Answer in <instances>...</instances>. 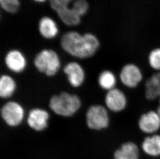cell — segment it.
<instances>
[{"mask_svg": "<svg viewBox=\"0 0 160 159\" xmlns=\"http://www.w3.org/2000/svg\"><path fill=\"white\" fill-rule=\"evenodd\" d=\"M60 43L65 52L79 59L91 57L100 47V41L95 35L91 33L82 35L76 31L64 34Z\"/></svg>", "mask_w": 160, "mask_h": 159, "instance_id": "6da1fadb", "label": "cell"}, {"mask_svg": "<svg viewBox=\"0 0 160 159\" xmlns=\"http://www.w3.org/2000/svg\"><path fill=\"white\" fill-rule=\"evenodd\" d=\"M81 106V101L78 96L62 93L51 98L49 107L56 114L64 117L73 115Z\"/></svg>", "mask_w": 160, "mask_h": 159, "instance_id": "7a4b0ae2", "label": "cell"}, {"mask_svg": "<svg viewBox=\"0 0 160 159\" xmlns=\"http://www.w3.org/2000/svg\"><path fill=\"white\" fill-rule=\"evenodd\" d=\"M34 63L40 72L48 76L55 75L60 67V60L57 53L51 49H44L35 56Z\"/></svg>", "mask_w": 160, "mask_h": 159, "instance_id": "3957f363", "label": "cell"}, {"mask_svg": "<svg viewBox=\"0 0 160 159\" xmlns=\"http://www.w3.org/2000/svg\"><path fill=\"white\" fill-rule=\"evenodd\" d=\"M86 118L87 123L90 129L101 130L108 126V113L106 108L102 105L91 107L87 112Z\"/></svg>", "mask_w": 160, "mask_h": 159, "instance_id": "277c9868", "label": "cell"}, {"mask_svg": "<svg viewBox=\"0 0 160 159\" xmlns=\"http://www.w3.org/2000/svg\"><path fill=\"white\" fill-rule=\"evenodd\" d=\"M1 116L4 122L11 127L17 126L21 123L24 117V110L17 102L10 101L2 108Z\"/></svg>", "mask_w": 160, "mask_h": 159, "instance_id": "5b68a950", "label": "cell"}, {"mask_svg": "<svg viewBox=\"0 0 160 159\" xmlns=\"http://www.w3.org/2000/svg\"><path fill=\"white\" fill-rule=\"evenodd\" d=\"M143 78L141 69L136 65L128 64L123 67L120 73V79L123 85L129 89H134Z\"/></svg>", "mask_w": 160, "mask_h": 159, "instance_id": "8992f818", "label": "cell"}, {"mask_svg": "<svg viewBox=\"0 0 160 159\" xmlns=\"http://www.w3.org/2000/svg\"><path fill=\"white\" fill-rule=\"evenodd\" d=\"M138 127L146 134H154L160 129V117L157 112L150 111L141 116L138 120Z\"/></svg>", "mask_w": 160, "mask_h": 159, "instance_id": "52a82bcc", "label": "cell"}, {"mask_svg": "<svg viewBox=\"0 0 160 159\" xmlns=\"http://www.w3.org/2000/svg\"><path fill=\"white\" fill-rule=\"evenodd\" d=\"M105 104L107 108L111 111L120 112L127 107V97L122 90L115 88L109 90L106 94Z\"/></svg>", "mask_w": 160, "mask_h": 159, "instance_id": "ba28073f", "label": "cell"}, {"mask_svg": "<svg viewBox=\"0 0 160 159\" xmlns=\"http://www.w3.org/2000/svg\"><path fill=\"white\" fill-rule=\"evenodd\" d=\"M48 113L41 108H34L29 113L27 123L30 127L38 131L44 130L48 126Z\"/></svg>", "mask_w": 160, "mask_h": 159, "instance_id": "9c48e42d", "label": "cell"}, {"mask_svg": "<svg viewBox=\"0 0 160 159\" xmlns=\"http://www.w3.org/2000/svg\"><path fill=\"white\" fill-rule=\"evenodd\" d=\"M64 72L67 75L68 82L72 86H80L85 80V72L82 66L76 62H71L65 66Z\"/></svg>", "mask_w": 160, "mask_h": 159, "instance_id": "30bf717a", "label": "cell"}, {"mask_svg": "<svg viewBox=\"0 0 160 159\" xmlns=\"http://www.w3.org/2000/svg\"><path fill=\"white\" fill-rule=\"evenodd\" d=\"M5 62L8 69L17 73L22 71L27 65L24 55L17 50L8 52L5 57Z\"/></svg>", "mask_w": 160, "mask_h": 159, "instance_id": "8fae6325", "label": "cell"}, {"mask_svg": "<svg viewBox=\"0 0 160 159\" xmlns=\"http://www.w3.org/2000/svg\"><path fill=\"white\" fill-rule=\"evenodd\" d=\"M40 34L46 39H53L59 33L57 24L53 19L48 16L43 17L38 23Z\"/></svg>", "mask_w": 160, "mask_h": 159, "instance_id": "7c38bea8", "label": "cell"}, {"mask_svg": "<svg viewBox=\"0 0 160 159\" xmlns=\"http://www.w3.org/2000/svg\"><path fill=\"white\" fill-rule=\"evenodd\" d=\"M139 148L132 142L123 143L113 154V159H139Z\"/></svg>", "mask_w": 160, "mask_h": 159, "instance_id": "4fadbf2b", "label": "cell"}, {"mask_svg": "<svg viewBox=\"0 0 160 159\" xmlns=\"http://www.w3.org/2000/svg\"><path fill=\"white\" fill-rule=\"evenodd\" d=\"M145 97L150 101L160 97V72L153 74L145 83Z\"/></svg>", "mask_w": 160, "mask_h": 159, "instance_id": "5bb4252c", "label": "cell"}, {"mask_svg": "<svg viewBox=\"0 0 160 159\" xmlns=\"http://www.w3.org/2000/svg\"><path fill=\"white\" fill-rule=\"evenodd\" d=\"M142 149L149 156H160V135L154 134L146 137L142 144Z\"/></svg>", "mask_w": 160, "mask_h": 159, "instance_id": "9a60e30c", "label": "cell"}, {"mask_svg": "<svg viewBox=\"0 0 160 159\" xmlns=\"http://www.w3.org/2000/svg\"><path fill=\"white\" fill-rule=\"evenodd\" d=\"M71 6L61 9L56 13L64 24L69 26H75L80 24L82 18L74 12Z\"/></svg>", "mask_w": 160, "mask_h": 159, "instance_id": "2e32d148", "label": "cell"}, {"mask_svg": "<svg viewBox=\"0 0 160 159\" xmlns=\"http://www.w3.org/2000/svg\"><path fill=\"white\" fill-rule=\"evenodd\" d=\"M16 83L9 75H2L0 80V96L8 98L14 94L16 89Z\"/></svg>", "mask_w": 160, "mask_h": 159, "instance_id": "e0dca14e", "label": "cell"}, {"mask_svg": "<svg viewBox=\"0 0 160 159\" xmlns=\"http://www.w3.org/2000/svg\"><path fill=\"white\" fill-rule=\"evenodd\" d=\"M98 84L105 90H110L115 89L117 79L113 72L109 70L104 71L98 77Z\"/></svg>", "mask_w": 160, "mask_h": 159, "instance_id": "ac0fdd59", "label": "cell"}, {"mask_svg": "<svg viewBox=\"0 0 160 159\" xmlns=\"http://www.w3.org/2000/svg\"><path fill=\"white\" fill-rule=\"evenodd\" d=\"M71 6L74 12L81 18L86 15L89 11V3L87 0H74Z\"/></svg>", "mask_w": 160, "mask_h": 159, "instance_id": "d6986e66", "label": "cell"}, {"mask_svg": "<svg viewBox=\"0 0 160 159\" xmlns=\"http://www.w3.org/2000/svg\"><path fill=\"white\" fill-rule=\"evenodd\" d=\"M0 5L6 12L15 14L19 11L20 3L19 0H0Z\"/></svg>", "mask_w": 160, "mask_h": 159, "instance_id": "ffe728a7", "label": "cell"}, {"mask_svg": "<svg viewBox=\"0 0 160 159\" xmlns=\"http://www.w3.org/2000/svg\"><path fill=\"white\" fill-rule=\"evenodd\" d=\"M148 62L152 69L160 72V48L153 50L150 53Z\"/></svg>", "mask_w": 160, "mask_h": 159, "instance_id": "44dd1931", "label": "cell"}, {"mask_svg": "<svg viewBox=\"0 0 160 159\" xmlns=\"http://www.w3.org/2000/svg\"><path fill=\"white\" fill-rule=\"evenodd\" d=\"M50 6L55 12L71 6L74 0H49Z\"/></svg>", "mask_w": 160, "mask_h": 159, "instance_id": "7402d4cb", "label": "cell"}, {"mask_svg": "<svg viewBox=\"0 0 160 159\" xmlns=\"http://www.w3.org/2000/svg\"><path fill=\"white\" fill-rule=\"evenodd\" d=\"M33 1L36 2H38V3H42V2H45L46 0H33Z\"/></svg>", "mask_w": 160, "mask_h": 159, "instance_id": "603a6c76", "label": "cell"}, {"mask_svg": "<svg viewBox=\"0 0 160 159\" xmlns=\"http://www.w3.org/2000/svg\"><path fill=\"white\" fill-rule=\"evenodd\" d=\"M157 112L158 114L159 115V116L160 117V105L159 104V107L158 108L157 110Z\"/></svg>", "mask_w": 160, "mask_h": 159, "instance_id": "cb8c5ba5", "label": "cell"}]
</instances>
